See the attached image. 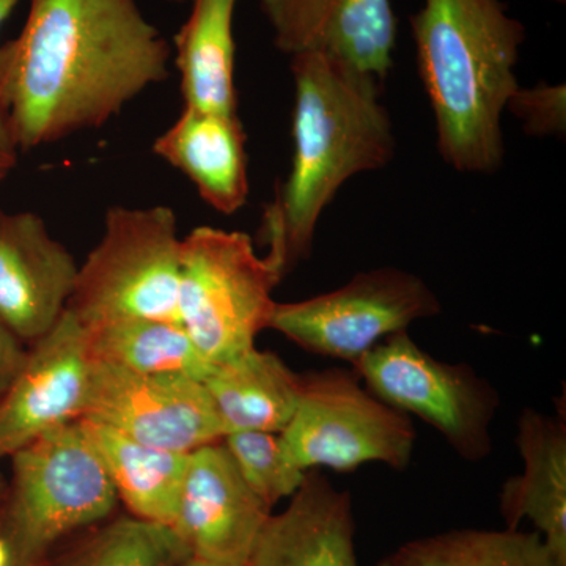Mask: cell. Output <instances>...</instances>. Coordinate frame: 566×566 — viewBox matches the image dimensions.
<instances>
[{"instance_id":"obj_1","label":"cell","mask_w":566,"mask_h":566,"mask_svg":"<svg viewBox=\"0 0 566 566\" xmlns=\"http://www.w3.org/2000/svg\"><path fill=\"white\" fill-rule=\"evenodd\" d=\"M172 48L137 0H31L0 46V98L21 151L102 128L169 77Z\"/></svg>"},{"instance_id":"obj_2","label":"cell","mask_w":566,"mask_h":566,"mask_svg":"<svg viewBox=\"0 0 566 566\" xmlns=\"http://www.w3.org/2000/svg\"><path fill=\"white\" fill-rule=\"evenodd\" d=\"M293 161L264 210L268 260L283 275L311 255L327 205L354 175L382 169L394 158L381 84L322 54L292 57Z\"/></svg>"},{"instance_id":"obj_3","label":"cell","mask_w":566,"mask_h":566,"mask_svg":"<svg viewBox=\"0 0 566 566\" xmlns=\"http://www.w3.org/2000/svg\"><path fill=\"white\" fill-rule=\"evenodd\" d=\"M411 28L439 153L458 172H495L526 28L504 0H424Z\"/></svg>"},{"instance_id":"obj_4","label":"cell","mask_w":566,"mask_h":566,"mask_svg":"<svg viewBox=\"0 0 566 566\" xmlns=\"http://www.w3.org/2000/svg\"><path fill=\"white\" fill-rule=\"evenodd\" d=\"M9 460L0 535L11 566H40L61 539L106 520L117 505L80 420L41 436Z\"/></svg>"},{"instance_id":"obj_5","label":"cell","mask_w":566,"mask_h":566,"mask_svg":"<svg viewBox=\"0 0 566 566\" xmlns=\"http://www.w3.org/2000/svg\"><path fill=\"white\" fill-rule=\"evenodd\" d=\"M282 279L249 234L202 226L181 238L178 319L208 363L255 348Z\"/></svg>"},{"instance_id":"obj_6","label":"cell","mask_w":566,"mask_h":566,"mask_svg":"<svg viewBox=\"0 0 566 566\" xmlns=\"http://www.w3.org/2000/svg\"><path fill=\"white\" fill-rule=\"evenodd\" d=\"M180 252L172 208H109L66 311L82 326L125 318L180 323Z\"/></svg>"},{"instance_id":"obj_7","label":"cell","mask_w":566,"mask_h":566,"mask_svg":"<svg viewBox=\"0 0 566 566\" xmlns=\"http://www.w3.org/2000/svg\"><path fill=\"white\" fill-rule=\"evenodd\" d=\"M344 368L303 376L300 403L279 433L283 455L301 471L348 472L365 463L406 469L415 452L411 419L360 386Z\"/></svg>"},{"instance_id":"obj_8","label":"cell","mask_w":566,"mask_h":566,"mask_svg":"<svg viewBox=\"0 0 566 566\" xmlns=\"http://www.w3.org/2000/svg\"><path fill=\"white\" fill-rule=\"evenodd\" d=\"M354 371L390 408L431 424L458 455L469 461L490 455V428L501 400L471 365L434 359L403 331L364 354Z\"/></svg>"},{"instance_id":"obj_9","label":"cell","mask_w":566,"mask_h":566,"mask_svg":"<svg viewBox=\"0 0 566 566\" xmlns=\"http://www.w3.org/2000/svg\"><path fill=\"white\" fill-rule=\"evenodd\" d=\"M441 312L433 290L408 271L378 268L334 292L275 303L270 329L318 356L359 363L379 342Z\"/></svg>"},{"instance_id":"obj_10","label":"cell","mask_w":566,"mask_h":566,"mask_svg":"<svg viewBox=\"0 0 566 566\" xmlns=\"http://www.w3.org/2000/svg\"><path fill=\"white\" fill-rule=\"evenodd\" d=\"M81 419L178 453H191L223 438L221 420L200 379L134 374L96 360Z\"/></svg>"},{"instance_id":"obj_11","label":"cell","mask_w":566,"mask_h":566,"mask_svg":"<svg viewBox=\"0 0 566 566\" xmlns=\"http://www.w3.org/2000/svg\"><path fill=\"white\" fill-rule=\"evenodd\" d=\"M91 365L84 327L65 311L0 397V461L84 416Z\"/></svg>"},{"instance_id":"obj_12","label":"cell","mask_w":566,"mask_h":566,"mask_svg":"<svg viewBox=\"0 0 566 566\" xmlns=\"http://www.w3.org/2000/svg\"><path fill=\"white\" fill-rule=\"evenodd\" d=\"M271 509L245 485L222 441L189 453L174 531L191 557L245 566Z\"/></svg>"},{"instance_id":"obj_13","label":"cell","mask_w":566,"mask_h":566,"mask_svg":"<svg viewBox=\"0 0 566 566\" xmlns=\"http://www.w3.org/2000/svg\"><path fill=\"white\" fill-rule=\"evenodd\" d=\"M285 54H322L385 82L397 41L390 0H259Z\"/></svg>"},{"instance_id":"obj_14","label":"cell","mask_w":566,"mask_h":566,"mask_svg":"<svg viewBox=\"0 0 566 566\" xmlns=\"http://www.w3.org/2000/svg\"><path fill=\"white\" fill-rule=\"evenodd\" d=\"M77 270L39 214L0 208V318L25 345L65 314Z\"/></svg>"},{"instance_id":"obj_15","label":"cell","mask_w":566,"mask_h":566,"mask_svg":"<svg viewBox=\"0 0 566 566\" xmlns=\"http://www.w3.org/2000/svg\"><path fill=\"white\" fill-rule=\"evenodd\" d=\"M245 566H359L352 495L312 469L281 515H271Z\"/></svg>"},{"instance_id":"obj_16","label":"cell","mask_w":566,"mask_h":566,"mask_svg":"<svg viewBox=\"0 0 566 566\" xmlns=\"http://www.w3.org/2000/svg\"><path fill=\"white\" fill-rule=\"evenodd\" d=\"M245 133L237 114L185 107L177 122L153 144V153L180 170L203 202L221 214L248 202Z\"/></svg>"},{"instance_id":"obj_17","label":"cell","mask_w":566,"mask_h":566,"mask_svg":"<svg viewBox=\"0 0 566 566\" xmlns=\"http://www.w3.org/2000/svg\"><path fill=\"white\" fill-rule=\"evenodd\" d=\"M516 446L524 472L506 480L501 513L506 528L531 521L547 547L566 564V424L524 409L517 422Z\"/></svg>"},{"instance_id":"obj_18","label":"cell","mask_w":566,"mask_h":566,"mask_svg":"<svg viewBox=\"0 0 566 566\" xmlns=\"http://www.w3.org/2000/svg\"><path fill=\"white\" fill-rule=\"evenodd\" d=\"M203 385L223 436L237 431L279 434L300 403L303 376L294 374L277 354L252 348L212 365Z\"/></svg>"},{"instance_id":"obj_19","label":"cell","mask_w":566,"mask_h":566,"mask_svg":"<svg viewBox=\"0 0 566 566\" xmlns=\"http://www.w3.org/2000/svg\"><path fill=\"white\" fill-rule=\"evenodd\" d=\"M80 423L132 516L174 527L189 453L140 444L92 420Z\"/></svg>"},{"instance_id":"obj_20","label":"cell","mask_w":566,"mask_h":566,"mask_svg":"<svg viewBox=\"0 0 566 566\" xmlns=\"http://www.w3.org/2000/svg\"><path fill=\"white\" fill-rule=\"evenodd\" d=\"M238 0H193L175 35L185 107L237 114L233 17Z\"/></svg>"},{"instance_id":"obj_21","label":"cell","mask_w":566,"mask_h":566,"mask_svg":"<svg viewBox=\"0 0 566 566\" xmlns=\"http://www.w3.org/2000/svg\"><path fill=\"white\" fill-rule=\"evenodd\" d=\"M88 356L140 375H181L203 381L212 365L180 323L159 319H112L82 326Z\"/></svg>"},{"instance_id":"obj_22","label":"cell","mask_w":566,"mask_h":566,"mask_svg":"<svg viewBox=\"0 0 566 566\" xmlns=\"http://www.w3.org/2000/svg\"><path fill=\"white\" fill-rule=\"evenodd\" d=\"M378 566H566L536 531L457 528L411 539Z\"/></svg>"},{"instance_id":"obj_23","label":"cell","mask_w":566,"mask_h":566,"mask_svg":"<svg viewBox=\"0 0 566 566\" xmlns=\"http://www.w3.org/2000/svg\"><path fill=\"white\" fill-rule=\"evenodd\" d=\"M191 557L174 527L118 517L51 566H181Z\"/></svg>"},{"instance_id":"obj_24","label":"cell","mask_w":566,"mask_h":566,"mask_svg":"<svg viewBox=\"0 0 566 566\" xmlns=\"http://www.w3.org/2000/svg\"><path fill=\"white\" fill-rule=\"evenodd\" d=\"M245 485L268 509L292 497L307 472L294 468L283 455L279 434L264 431H237L222 438Z\"/></svg>"},{"instance_id":"obj_25","label":"cell","mask_w":566,"mask_h":566,"mask_svg":"<svg viewBox=\"0 0 566 566\" xmlns=\"http://www.w3.org/2000/svg\"><path fill=\"white\" fill-rule=\"evenodd\" d=\"M565 104V85H536L517 87L506 109L523 122L532 136H558L566 128Z\"/></svg>"},{"instance_id":"obj_26","label":"cell","mask_w":566,"mask_h":566,"mask_svg":"<svg viewBox=\"0 0 566 566\" xmlns=\"http://www.w3.org/2000/svg\"><path fill=\"white\" fill-rule=\"evenodd\" d=\"M28 352L24 342L0 318V397L20 374Z\"/></svg>"},{"instance_id":"obj_27","label":"cell","mask_w":566,"mask_h":566,"mask_svg":"<svg viewBox=\"0 0 566 566\" xmlns=\"http://www.w3.org/2000/svg\"><path fill=\"white\" fill-rule=\"evenodd\" d=\"M20 151L13 128H11L9 112L0 98V182L6 181L18 166Z\"/></svg>"},{"instance_id":"obj_28","label":"cell","mask_w":566,"mask_h":566,"mask_svg":"<svg viewBox=\"0 0 566 566\" xmlns=\"http://www.w3.org/2000/svg\"><path fill=\"white\" fill-rule=\"evenodd\" d=\"M18 3H20V0H0V29L17 9Z\"/></svg>"},{"instance_id":"obj_29","label":"cell","mask_w":566,"mask_h":566,"mask_svg":"<svg viewBox=\"0 0 566 566\" xmlns=\"http://www.w3.org/2000/svg\"><path fill=\"white\" fill-rule=\"evenodd\" d=\"M0 566H11L10 547L2 535H0Z\"/></svg>"},{"instance_id":"obj_30","label":"cell","mask_w":566,"mask_h":566,"mask_svg":"<svg viewBox=\"0 0 566 566\" xmlns=\"http://www.w3.org/2000/svg\"><path fill=\"white\" fill-rule=\"evenodd\" d=\"M181 566H229L214 564V562L202 560V558L189 557Z\"/></svg>"},{"instance_id":"obj_31","label":"cell","mask_w":566,"mask_h":566,"mask_svg":"<svg viewBox=\"0 0 566 566\" xmlns=\"http://www.w3.org/2000/svg\"><path fill=\"white\" fill-rule=\"evenodd\" d=\"M6 488H7V480L3 479L2 474H0V499L3 497V493H6Z\"/></svg>"},{"instance_id":"obj_32","label":"cell","mask_w":566,"mask_h":566,"mask_svg":"<svg viewBox=\"0 0 566 566\" xmlns=\"http://www.w3.org/2000/svg\"><path fill=\"white\" fill-rule=\"evenodd\" d=\"M172 2H182V0H172Z\"/></svg>"}]
</instances>
